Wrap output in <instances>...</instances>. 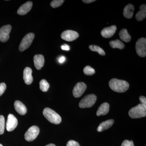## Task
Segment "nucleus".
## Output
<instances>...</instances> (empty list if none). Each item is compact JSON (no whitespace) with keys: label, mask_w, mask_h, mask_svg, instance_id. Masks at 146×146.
Listing matches in <instances>:
<instances>
[{"label":"nucleus","mask_w":146,"mask_h":146,"mask_svg":"<svg viewBox=\"0 0 146 146\" xmlns=\"http://www.w3.org/2000/svg\"><path fill=\"white\" fill-rule=\"evenodd\" d=\"M121 146H134V144L133 141H128V140H125L123 142Z\"/></svg>","instance_id":"nucleus-28"},{"label":"nucleus","mask_w":146,"mask_h":146,"mask_svg":"<svg viewBox=\"0 0 146 146\" xmlns=\"http://www.w3.org/2000/svg\"><path fill=\"white\" fill-rule=\"evenodd\" d=\"M89 48L92 51L96 52L101 55L104 56L106 54L104 51L99 46L96 45H90Z\"/></svg>","instance_id":"nucleus-23"},{"label":"nucleus","mask_w":146,"mask_h":146,"mask_svg":"<svg viewBox=\"0 0 146 146\" xmlns=\"http://www.w3.org/2000/svg\"><path fill=\"white\" fill-rule=\"evenodd\" d=\"M136 52L139 56L144 57L146 56V39L141 38L137 41L136 44Z\"/></svg>","instance_id":"nucleus-6"},{"label":"nucleus","mask_w":146,"mask_h":146,"mask_svg":"<svg viewBox=\"0 0 146 146\" xmlns=\"http://www.w3.org/2000/svg\"><path fill=\"white\" fill-rule=\"evenodd\" d=\"M6 89V85L5 83L0 84V96L3 94Z\"/></svg>","instance_id":"nucleus-29"},{"label":"nucleus","mask_w":146,"mask_h":146,"mask_svg":"<svg viewBox=\"0 0 146 146\" xmlns=\"http://www.w3.org/2000/svg\"><path fill=\"white\" fill-rule=\"evenodd\" d=\"M117 29V27L115 25L105 28L102 31V36L104 38H110L115 34Z\"/></svg>","instance_id":"nucleus-12"},{"label":"nucleus","mask_w":146,"mask_h":146,"mask_svg":"<svg viewBox=\"0 0 146 146\" xmlns=\"http://www.w3.org/2000/svg\"><path fill=\"white\" fill-rule=\"evenodd\" d=\"M120 39L122 41L125 42H130L131 39V36L128 33L127 30L126 29H123L119 32Z\"/></svg>","instance_id":"nucleus-21"},{"label":"nucleus","mask_w":146,"mask_h":146,"mask_svg":"<svg viewBox=\"0 0 146 146\" xmlns=\"http://www.w3.org/2000/svg\"><path fill=\"white\" fill-rule=\"evenodd\" d=\"M43 113L50 122L54 124H59L61 122L62 120L60 115L50 108H46L43 110Z\"/></svg>","instance_id":"nucleus-2"},{"label":"nucleus","mask_w":146,"mask_h":146,"mask_svg":"<svg viewBox=\"0 0 146 146\" xmlns=\"http://www.w3.org/2000/svg\"><path fill=\"white\" fill-rule=\"evenodd\" d=\"M34 65L37 70H41L44 64V58L42 54H36L34 58Z\"/></svg>","instance_id":"nucleus-15"},{"label":"nucleus","mask_w":146,"mask_h":146,"mask_svg":"<svg viewBox=\"0 0 146 146\" xmlns=\"http://www.w3.org/2000/svg\"><path fill=\"white\" fill-rule=\"evenodd\" d=\"M96 100V96L94 94L87 95L80 102L79 106L82 108H90L95 104Z\"/></svg>","instance_id":"nucleus-4"},{"label":"nucleus","mask_w":146,"mask_h":146,"mask_svg":"<svg viewBox=\"0 0 146 146\" xmlns=\"http://www.w3.org/2000/svg\"><path fill=\"white\" fill-rule=\"evenodd\" d=\"M0 146H3V145H2L1 144H0Z\"/></svg>","instance_id":"nucleus-36"},{"label":"nucleus","mask_w":146,"mask_h":146,"mask_svg":"<svg viewBox=\"0 0 146 146\" xmlns=\"http://www.w3.org/2000/svg\"><path fill=\"white\" fill-rule=\"evenodd\" d=\"M14 105L16 111L20 115H23L27 113V108L22 102L20 101H16L14 102Z\"/></svg>","instance_id":"nucleus-16"},{"label":"nucleus","mask_w":146,"mask_h":146,"mask_svg":"<svg viewBox=\"0 0 146 146\" xmlns=\"http://www.w3.org/2000/svg\"><path fill=\"white\" fill-rule=\"evenodd\" d=\"M110 45L113 48H119V49H123L125 47L124 44L119 39L110 41Z\"/></svg>","instance_id":"nucleus-22"},{"label":"nucleus","mask_w":146,"mask_h":146,"mask_svg":"<svg viewBox=\"0 0 146 146\" xmlns=\"http://www.w3.org/2000/svg\"><path fill=\"white\" fill-rule=\"evenodd\" d=\"M40 89L43 92H46L48 91L50 87V85L48 82L45 79L41 80L39 82Z\"/></svg>","instance_id":"nucleus-24"},{"label":"nucleus","mask_w":146,"mask_h":146,"mask_svg":"<svg viewBox=\"0 0 146 146\" xmlns=\"http://www.w3.org/2000/svg\"><path fill=\"white\" fill-rule=\"evenodd\" d=\"M140 102H141V104L143 105V106L146 108V97L141 96L139 98Z\"/></svg>","instance_id":"nucleus-31"},{"label":"nucleus","mask_w":146,"mask_h":146,"mask_svg":"<svg viewBox=\"0 0 146 146\" xmlns=\"http://www.w3.org/2000/svg\"><path fill=\"white\" fill-rule=\"evenodd\" d=\"M5 127V119L3 115H0V135L4 132Z\"/></svg>","instance_id":"nucleus-26"},{"label":"nucleus","mask_w":146,"mask_h":146,"mask_svg":"<svg viewBox=\"0 0 146 146\" xmlns=\"http://www.w3.org/2000/svg\"><path fill=\"white\" fill-rule=\"evenodd\" d=\"M18 121L17 118L12 114L8 115L6 123V129L7 131H12L18 125Z\"/></svg>","instance_id":"nucleus-11"},{"label":"nucleus","mask_w":146,"mask_h":146,"mask_svg":"<svg viewBox=\"0 0 146 146\" xmlns=\"http://www.w3.org/2000/svg\"><path fill=\"white\" fill-rule=\"evenodd\" d=\"M114 123V120H108L105 121L103 122L100 124L98 127L97 131L98 132H101L103 131L106 130L108 129L111 127Z\"/></svg>","instance_id":"nucleus-18"},{"label":"nucleus","mask_w":146,"mask_h":146,"mask_svg":"<svg viewBox=\"0 0 146 146\" xmlns=\"http://www.w3.org/2000/svg\"><path fill=\"white\" fill-rule=\"evenodd\" d=\"M32 70L31 68L27 67L23 72V79L25 83L28 85L31 84L33 81L32 75Z\"/></svg>","instance_id":"nucleus-14"},{"label":"nucleus","mask_w":146,"mask_h":146,"mask_svg":"<svg viewBox=\"0 0 146 146\" xmlns=\"http://www.w3.org/2000/svg\"><path fill=\"white\" fill-rule=\"evenodd\" d=\"M65 58L64 56H61L59 59V62L60 63H63L65 61Z\"/></svg>","instance_id":"nucleus-34"},{"label":"nucleus","mask_w":146,"mask_h":146,"mask_svg":"<svg viewBox=\"0 0 146 146\" xmlns=\"http://www.w3.org/2000/svg\"><path fill=\"white\" fill-rule=\"evenodd\" d=\"M11 30L10 25L4 26L0 28V41L5 42L9 39V34Z\"/></svg>","instance_id":"nucleus-9"},{"label":"nucleus","mask_w":146,"mask_h":146,"mask_svg":"<svg viewBox=\"0 0 146 146\" xmlns=\"http://www.w3.org/2000/svg\"><path fill=\"white\" fill-rule=\"evenodd\" d=\"M109 104L108 103L105 102L101 105L97 110V115L100 116L101 115H106L109 111Z\"/></svg>","instance_id":"nucleus-19"},{"label":"nucleus","mask_w":146,"mask_h":146,"mask_svg":"<svg viewBox=\"0 0 146 146\" xmlns=\"http://www.w3.org/2000/svg\"><path fill=\"white\" fill-rule=\"evenodd\" d=\"M39 133V129L36 126H33L29 129L25 134V139L27 141H33L37 137Z\"/></svg>","instance_id":"nucleus-7"},{"label":"nucleus","mask_w":146,"mask_h":146,"mask_svg":"<svg viewBox=\"0 0 146 146\" xmlns=\"http://www.w3.org/2000/svg\"><path fill=\"white\" fill-rule=\"evenodd\" d=\"M67 146H80L78 143L76 141L70 140L68 142Z\"/></svg>","instance_id":"nucleus-30"},{"label":"nucleus","mask_w":146,"mask_h":146,"mask_svg":"<svg viewBox=\"0 0 146 146\" xmlns=\"http://www.w3.org/2000/svg\"><path fill=\"white\" fill-rule=\"evenodd\" d=\"M96 1L95 0H83L82 1L83 2L85 3H90L94 2Z\"/></svg>","instance_id":"nucleus-33"},{"label":"nucleus","mask_w":146,"mask_h":146,"mask_svg":"<svg viewBox=\"0 0 146 146\" xmlns=\"http://www.w3.org/2000/svg\"><path fill=\"white\" fill-rule=\"evenodd\" d=\"M33 6V3L31 1L27 2L21 6L17 11V13L19 15L23 16L27 14L31 10Z\"/></svg>","instance_id":"nucleus-13"},{"label":"nucleus","mask_w":146,"mask_h":146,"mask_svg":"<svg viewBox=\"0 0 146 146\" xmlns=\"http://www.w3.org/2000/svg\"><path fill=\"white\" fill-rule=\"evenodd\" d=\"M79 34L77 32L72 30H66L61 35V37L63 40L68 42H72L77 39Z\"/></svg>","instance_id":"nucleus-10"},{"label":"nucleus","mask_w":146,"mask_h":146,"mask_svg":"<svg viewBox=\"0 0 146 146\" xmlns=\"http://www.w3.org/2000/svg\"><path fill=\"white\" fill-rule=\"evenodd\" d=\"M63 0H54L50 3V5L53 8H57L60 6L63 3Z\"/></svg>","instance_id":"nucleus-27"},{"label":"nucleus","mask_w":146,"mask_h":146,"mask_svg":"<svg viewBox=\"0 0 146 146\" xmlns=\"http://www.w3.org/2000/svg\"><path fill=\"white\" fill-rule=\"evenodd\" d=\"M110 88L113 91L118 93H123L129 88V84L127 82L117 79L113 78L109 82Z\"/></svg>","instance_id":"nucleus-1"},{"label":"nucleus","mask_w":146,"mask_h":146,"mask_svg":"<svg viewBox=\"0 0 146 146\" xmlns=\"http://www.w3.org/2000/svg\"><path fill=\"white\" fill-rule=\"evenodd\" d=\"M134 9L135 8L133 5L131 4L127 5L124 8L123 12L124 16L128 19H130L133 16Z\"/></svg>","instance_id":"nucleus-17"},{"label":"nucleus","mask_w":146,"mask_h":146,"mask_svg":"<svg viewBox=\"0 0 146 146\" xmlns=\"http://www.w3.org/2000/svg\"><path fill=\"white\" fill-rule=\"evenodd\" d=\"M46 146H56L54 144H48V145H47Z\"/></svg>","instance_id":"nucleus-35"},{"label":"nucleus","mask_w":146,"mask_h":146,"mask_svg":"<svg viewBox=\"0 0 146 146\" xmlns=\"http://www.w3.org/2000/svg\"><path fill=\"white\" fill-rule=\"evenodd\" d=\"M87 86L84 82H80L77 83L74 87L73 94L74 97L78 98L81 97L86 90Z\"/></svg>","instance_id":"nucleus-8"},{"label":"nucleus","mask_w":146,"mask_h":146,"mask_svg":"<svg viewBox=\"0 0 146 146\" xmlns=\"http://www.w3.org/2000/svg\"><path fill=\"white\" fill-rule=\"evenodd\" d=\"M146 17V5L143 4L140 7V11L136 13V18L137 21H141L143 20Z\"/></svg>","instance_id":"nucleus-20"},{"label":"nucleus","mask_w":146,"mask_h":146,"mask_svg":"<svg viewBox=\"0 0 146 146\" xmlns=\"http://www.w3.org/2000/svg\"><path fill=\"white\" fill-rule=\"evenodd\" d=\"M61 49L64 50H69L70 49V46L67 44H64L61 46Z\"/></svg>","instance_id":"nucleus-32"},{"label":"nucleus","mask_w":146,"mask_h":146,"mask_svg":"<svg viewBox=\"0 0 146 146\" xmlns=\"http://www.w3.org/2000/svg\"><path fill=\"white\" fill-rule=\"evenodd\" d=\"M129 115L133 119H138L146 117V108L140 104L129 110Z\"/></svg>","instance_id":"nucleus-3"},{"label":"nucleus","mask_w":146,"mask_h":146,"mask_svg":"<svg viewBox=\"0 0 146 146\" xmlns=\"http://www.w3.org/2000/svg\"><path fill=\"white\" fill-rule=\"evenodd\" d=\"M34 37L35 34L33 33H29L24 36L19 46L20 51H24L29 48L31 45Z\"/></svg>","instance_id":"nucleus-5"},{"label":"nucleus","mask_w":146,"mask_h":146,"mask_svg":"<svg viewBox=\"0 0 146 146\" xmlns=\"http://www.w3.org/2000/svg\"><path fill=\"white\" fill-rule=\"evenodd\" d=\"M84 74L86 75H93L95 73V70L94 68H91L90 66H86L83 70Z\"/></svg>","instance_id":"nucleus-25"}]
</instances>
